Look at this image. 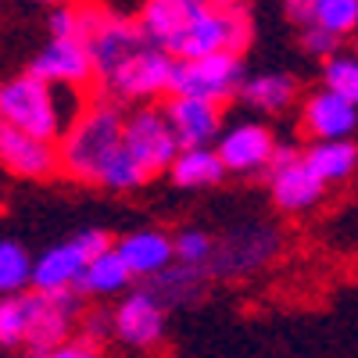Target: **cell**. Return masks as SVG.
<instances>
[{
  "instance_id": "obj_1",
  "label": "cell",
  "mask_w": 358,
  "mask_h": 358,
  "mask_svg": "<svg viewBox=\"0 0 358 358\" xmlns=\"http://www.w3.org/2000/svg\"><path fill=\"white\" fill-rule=\"evenodd\" d=\"M57 155L72 179L104 190H136L147 179L143 165L126 147V118L118 115L115 104L86 108L65 129Z\"/></svg>"
},
{
  "instance_id": "obj_2",
  "label": "cell",
  "mask_w": 358,
  "mask_h": 358,
  "mask_svg": "<svg viewBox=\"0 0 358 358\" xmlns=\"http://www.w3.org/2000/svg\"><path fill=\"white\" fill-rule=\"evenodd\" d=\"M79 115H83V104L76 97V90L50 86L36 76H18L0 86V122L25 129L33 136L54 140Z\"/></svg>"
},
{
  "instance_id": "obj_3",
  "label": "cell",
  "mask_w": 358,
  "mask_h": 358,
  "mask_svg": "<svg viewBox=\"0 0 358 358\" xmlns=\"http://www.w3.org/2000/svg\"><path fill=\"white\" fill-rule=\"evenodd\" d=\"M241 86H244L241 54H208V57H176L169 94L222 104L226 97L241 94Z\"/></svg>"
},
{
  "instance_id": "obj_4",
  "label": "cell",
  "mask_w": 358,
  "mask_h": 358,
  "mask_svg": "<svg viewBox=\"0 0 358 358\" xmlns=\"http://www.w3.org/2000/svg\"><path fill=\"white\" fill-rule=\"evenodd\" d=\"M280 255V229L265 222H244L233 226L226 236L215 241V258L208 265V273L215 276H248L258 273Z\"/></svg>"
},
{
  "instance_id": "obj_5",
  "label": "cell",
  "mask_w": 358,
  "mask_h": 358,
  "mask_svg": "<svg viewBox=\"0 0 358 358\" xmlns=\"http://www.w3.org/2000/svg\"><path fill=\"white\" fill-rule=\"evenodd\" d=\"M268 190L283 212H308L326 194V183L315 176V169L305 162L301 151L294 147H276L273 165H268Z\"/></svg>"
},
{
  "instance_id": "obj_6",
  "label": "cell",
  "mask_w": 358,
  "mask_h": 358,
  "mask_svg": "<svg viewBox=\"0 0 358 358\" xmlns=\"http://www.w3.org/2000/svg\"><path fill=\"white\" fill-rule=\"evenodd\" d=\"M126 147L133 151V158L143 165L147 176L155 172H169L172 162L179 158V140L172 133L169 115L158 108H140L126 118Z\"/></svg>"
},
{
  "instance_id": "obj_7",
  "label": "cell",
  "mask_w": 358,
  "mask_h": 358,
  "mask_svg": "<svg viewBox=\"0 0 358 358\" xmlns=\"http://www.w3.org/2000/svg\"><path fill=\"white\" fill-rule=\"evenodd\" d=\"M172 54L155 47V43H147L140 47L126 65H118L104 83L111 86V94L115 97H126V101H147V97H158L165 94V90L172 86Z\"/></svg>"
},
{
  "instance_id": "obj_8",
  "label": "cell",
  "mask_w": 358,
  "mask_h": 358,
  "mask_svg": "<svg viewBox=\"0 0 358 358\" xmlns=\"http://www.w3.org/2000/svg\"><path fill=\"white\" fill-rule=\"evenodd\" d=\"M0 169L15 179H47L62 169V155H57L54 140L0 122Z\"/></svg>"
},
{
  "instance_id": "obj_9",
  "label": "cell",
  "mask_w": 358,
  "mask_h": 358,
  "mask_svg": "<svg viewBox=\"0 0 358 358\" xmlns=\"http://www.w3.org/2000/svg\"><path fill=\"white\" fill-rule=\"evenodd\" d=\"M29 76H36L50 86H65V90H79L97 76L94 54L83 40H50L29 65Z\"/></svg>"
},
{
  "instance_id": "obj_10",
  "label": "cell",
  "mask_w": 358,
  "mask_h": 358,
  "mask_svg": "<svg viewBox=\"0 0 358 358\" xmlns=\"http://www.w3.org/2000/svg\"><path fill=\"white\" fill-rule=\"evenodd\" d=\"M276 147L280 143H276L273 129L244 118V122H233L229 129H222L215 151H219L226 172H258V169L273 165Z\"/></svg>"
},
{
  "instance_id": "obj_11",
  "label": "cell",
  "mask_w": 358,
  "mask_h": 358,
  "mask_svg": "<svg viewBox=\"0 0 358 358\" xmlns=\"http://www.w3.org/2000/svg\"><path fill=\"white\" fill-rule=\"evenodd\" d=\"M115 337L129 348H155L165 337V305L151 290H133L115 308Z\"/></svg>"
},
{
  "instance_id": "obj_12",
  "label": "cell",
  "mask_w": 358,
  "mask_h": 358,
  "mask_svg": "<svg viewBox=\"0 0 358 358\" xmlns=\"http://www.w3.org/2000/svg\"><path fill=\"white\" fill-rule=\"evenodd\" d=\"M90 54H94V65H97V76H111L118 65H126L129 57L147 47V36L140 22H129V18H118V15H104V22L94 29V36L86 40Z\"/></svg>"
},
{
  "instance_id": "obj_13",
  "label": "cell",
  "mask_w": 358,
  "mask_h": 358,
  "mask_svg": "<svg viewBox=\"0 0 358 358\" xmlns=\"http://www.w3.org/2000/svg\"><path fill=\"white\" fill-rule=\"evenodd\" d=\"M79 312V301L76 294L65 290V294H40L36 290V312H33V334H29V355H47L54 351L57 344L69 341V326Z\"/></svg>"
},
{
  "instance_id": "obj_14",
  "label": "cell",
  "mask_w": 358,
  "mask_h": 358,
  "mask_svg": "<svg viewBox=\"0 0 358 358\" xmlns=\"http://www.w3.org/2000/svg\"><path fill=\"white\" fill-rule=\"evenodd\" d=\"M165 115L172 122V133L179 147H208L219 129H222V108L215 101H201V97H176L165 104Z\"/></svg>"
},
{
  "instance_id": "obj_15",
  "label": "cell",
  "mask_w": 358,
  "mask_h": 358,
  "mask_svg": "<svg viewBox=\"0 0 358 358\" xmlns=\"http://www.w3.org/2000/svg\"><path fill=\"white\" fill-rule=\"evenodd\" d=\"M301 122L315 140H351V133L358 129V104L337 97L334 90H319L305 101Z\"/></svg>"
},
{
  "instance_id": "obj_16",
  "label": "cell",
  "mask_w": 358,
  "mask_h": 358,
  "mask_svg": "<svg viewBox=\"0 0 358 358\" xmlns=\"http://www.w3.org/2000/svg\"><path fill=\"white\" fill-rule=\"evenodd\" d=\"M90 258L83 255V248L76 241L69 244H54L47 248L36 262H33V287L40 294H65V290H76L83 283V273H86Z\"/></svg>"
},
{
  "instance_id": "obj_17",
  "label": "cell",
  "mask_w": 358,
  "mask_h": 358,
  "mask_svg": "<svg viewBox=\"0 0 358 358\" xmlns=\"http://www.w3.org/2000/svg\"><path fill=\"white\" fill-rule=\"evenodd\" d=\"M115 248H118V255L126 258L129 273L140 276V280H151V276L165 273L169 265H176V241H172V236H165L162 229L126 233Z\"/></svg>"
},
{
  "instance_id": "obj_18",
  "label": "cell",
  "mask_w": 358,
  "mask_h": 358,
  "mask_svg": "<svg viewBox=\"0 0 358 358\" xmlns=\"http://www.w3.org/2000/svg\"><path fill=\"white\" fill-rule=\"evenodd\" d=\"M190 8L183 4V0H143V8H140V29H143V36L147 43H155L162 50H176L179 36H183V29L190 22Z\"/></svg>"
},
{
  "instance_id": "obj_19",
  "label": "cell",
  "mask_w": 358,
  "mask_h": 358,
  "mask_svg": "<svg viewBox=\"0 0 358 358\" xmlns=\"http://www.w3.org/2000/svg\"><path fill=\"white\" fill-rule=\"evenodd\" d=\"M169 176L183 190H204V187H215L226 176V165H222L215 147H183L179 158L172 162Z\"/></svg>"
},
{
  "instance_id": "obj_20",
  "label": "cell",
  "mask_w": 358,
  "mask_h": 358,
  "mask_svg": "<svg viewBox=\"0 0 358 358\" xmlns=\"http://www.w3.org/2000/svg\"><path fill=\"white\" fill-rule=\"evenodd\" d=\"M297 97V83L283 72H265V76H251L241 86V101L262 115H280L294 104Z\"/></svg>"
},
{
  "instance_id": "obj_21",
  "label": "cell",
  "mask_w": 358,
  "mask_h": 358,
  "mask_svg": "<svg viewBox=\"0 0 358 358\" xmlns=\"http://www.w3.org/2000/svg\"><path fill=\"white\" fill-rule=\"evenodd\" d=\"M305 162L322 183H344L358 169V147L351 140H315L305 151Z\"/></svg>"
},
{
  "instance_id": "obj_22",
  "label": "cell",
  "mask_w": 358,
  "mask_h": 358,
  "mask_svg": "<svg viewBox=\"0 0 358 358\" xmlns=\"http://www.w3.org/2000/svg\"><path fill=\"white\" fill-rule=\"evenodd\" d=\"M204 276H208V268H194V265L176 262V265L165 268V273L147 280L143 290H151L162 305H187L204 290Z\"/></svg>"
},
{
  "instance_id": "obj_23",
  "label": "cell",
  "mask_w": 358,
  "mask_h": 358,
  "mask_svg": "<svg viewBox=\"0 0 358 358\" xmlns=\"http://www.w3.org/2000/svg\"><path fill=\"white\" fill-rule=\"evenodd\" d=\"M133 280H136V276L129 273L126 258L118 255V248H111V251H104V255H97V258H90L79 287H83L86 294H94V297H111V294H122Z\"/></svg>"
},
{
  "instance_id": "obj_24",
  "label": "cell",
  "mask_w": 358,
  "mask_h": 358,
  "mask_svg": "<svg viewBox=\"0 0 358 358\" xmlns=\"http://www.w3.org/2000/svg\"><path fill=\"white\" fill-rule=\"evenodd\" d=\"M33 312H36V290L33 294H8L4 301H0V348L29 344Z\"/></svg>"
},
{
  "instance_id": "obj_25",
  "label": "cell",
  "mask_w": 358,
  "mask_h": 358,
  "mask_svg": "<svg viewBox=\"0 0 358 358\" xmlns=\"http://www.w3.org/2000/svg\"><path fill=\"white\" fill-rule=\"evenodd\" d=\"M33 283V258L18 241H0V294H25Z\"/></svg>"
},
{
  "instance_id": "obj_26",
  "label": "cell",
  "mask_w": 358,
  "mask_h": 358,
  "mask_svg": "<svg viewBox=\"0 0 358 358\" xmlns=\"http://www.w3.org/2000/svg\"><path fill=\"white\" fill-rule=\"evenodd\" d=\"M322 83L337 97L358 104V54H334L322 62Z\"/></svg>"
},
{
  "instance_id": "obj_27",
  "label": "cell",
  "mask_w": 358,
  "mask_h": 358,
  "mask_svg": "<svg viewBox=\"0 0 358 358\" xmlns=\"http://www.w3.org/2000/svg\"><path fill=\"white\" fill-rule=\"evenodd\" d=\"M315 25L330 29L337 36H348L358 29V0H319L315 4Z\"/></svg>"
},
{
  "instance_id": "obj_28",
  "label": "cell",
  "mask_w": 358,
  "mask_h": 358,
  "mask_svg": "<svg viewBox=\"0 0 358 358\" xmlns=\"http://www.w3.org/2000/svg\"><path fill=\"white\" fill-rule=\"evenodd\" d=\"M215 258V241L204 229H183L176 236V262L194 265V268H208Z\"/></svg>"
},
{
  "instance_id": "obj_29",
  "label": "cell",
  "mask_w": 358,
  "mask_h": 358,
  "mask_svg": "<svg viewBox=\"0 0 358 358\" xmlns=\"http://www.w3.org/2000/svg\"><path fill=\"white\" fill-rule=\"evenodd\" d=\"M301 47L308 50V54H315V57H334L337 54V47H341V36L337 33H330V29H322V25H305V33H301Z\"/></svg>"
},
{
  "instance_id": "obj_30",
  "label": "cell",
  "mask_w": 358,
  "mask_h": 358,
  "mask_svg": "<svg viewBox=\"0 0 358 358\" xmlns=\"http://www.w3.org/2000/svg\"><path fill=\"white\" fill-rule=\"evenodd\" d=\"M43 358H101V351H97V341H90V337H76V341L57 344V348H54V351H47Z\"/></svg>"
},
{
  "instance_id": "obj_31",
  "label": "cell",
  "mask_w": 358,
  "mask_h": 358,
  "mask_svg": "<svg viewBox=\"0 0 358 358\" xmlns=\"http://www.w3.org/2000/svg\"><path fill=\"white\" fill-rule=\"evenodd\" d=\"M76 244L83 248L86 258H97V255H104V251L115 248V244H111V236H108L104 229H83V233L76 236Z\"/></svg>"
},
{
  "instance_id": "obj_32",
  "label": "cell",
  "mask_w": 358,
  "mask_h": 358,
  "mask_svg": "<svg viewBox=\"0 0 358 358\" xmlns=\"http://www.w3.org/2000/svg\"><path fill=\"white\" fill-rule=\"evenodd\" d=\"M315 4L319 0H283V15L305 29V25H315Z\"/></svg>"
},
{
  "instance_id": "obj_33",
  "label": "cell",
  "mask_w": 358,
  "mask_h": 358,
  "mask_svg": "<svg viewBox=\"0 0 358 358\" xmlns=\"http://www.w3.org/2000/svg\"><path fill=\"white\" fill-rule=\"evenodd\" d=\"M108 334H115V315H108V312H90V315H86V337H90V341H101V337H108Z\"/></svg>"
},
{
  "instance_id": "obj_34",
  "label": "cell",
  "mask_w": 358,
  "mask_h": 358,
  "mask_svg": "<svg viewBox=\"0 0 358 358\" xmlns=\"http://www.w3.org/2000/svg\"><path fill=\"white\" fill-rule=\"evenodd\" d=\"M183 4H187L190 11H201V8H208V4H212V0H183Z\"/></svg>"
},
{
  "instance_id": "obj_35",
  "label": "cell",
  "mask_w": 358,
  "mask_h": 358,
  "mask_svg": "<svg viewBox=\"0 0 358 358\" xmlns=\"http://www.w3.org/2000/svg\"><path fill=\"white\" fill-rule=\"evenodd\" d=\"M43 4H65V0H43Z\"/></svg>"
},
{
  "instance_id": "obj_36",
  "label": "cell",
  "mask_w": 358,
  "mask_h": 358,
  "mask_svg": "<svg viewBox=\"0 0 358 358\" xmlns=\"http://www.w3.org/2000/svg\"><path fill=\"white\" fill-rule=\"evenodd\" d=\"M25 358H40V355H25Z\"/></svg>"
},
{
  "instance_id": "obj_37",
  "label": "cell",
  "mask_w": 358,
  "mask_h": 358,
  "mask_svg": "<svg viewBox=\"0 0 358 358\" xmlns=\"http://www.w3.org/2000/svg\"><path fill=\"white\" fill-rule=\"evenodd\" d=\"M355 47H358V43H355Z\"/></svg>"
}]
</instances>
